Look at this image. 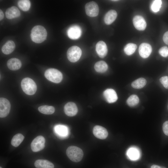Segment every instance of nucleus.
Masks as SVG:
<instances>
[{
  "instance_id": "6ab92c4d",
  "label": "nucleus",
  "mask_w": 168,
  "mask_h": 168,
  "mask_svg": "<svg viewBox=\"0 0 168 168\" xmlns=\"http://www.w3.org/2000/svg\"><path fill=\"white\" fill-rule=\"evenodd\" d=\"M15 44L14 42L11 40L7 41L2 48V52L5 54L11 53L15 49Z\"/></svg>"
},
{
  "instance_id": "c85d7f7f",
  "label": "nucleus",
  "mask_w": 168,
  "mask_h": 168,
  "mask_svg": "<svg viewBox=\"0 0 168 168\" xmlns=\"http://www.w3.org/2000/svg\"><path fill=\"white\" fill-rule=\"evenodd\" d=\"M161 4L162 1L161 0H154L151 5L152 10L154 12H158L160 10Z\"/></svg>"
},
{
  "instance_id": "5701e85b",
  "label": "nucleus",
  "mask_w": 168,
  "mask_h": 168,
  "mask_svg": "<svg viewBox=\"0 0 168 168\" xmlns=\"http://www.w3.org/2000/svg\"><path fill=\"white\" fill-rule=\"evenodd\" d=\"M146 83V80L144 78L141 77L133 81L132 83L131 86L134 88L139 89L144 87Z\"/></svg>"
},
{
  "instance_id": "bb28decb",
  "label": "nucleus",
  "mask_w": 168,
  "mask_h": 168,
  "mask_svg": "<svg viewBox=\"0 0 168 168\" xmlns=\"http://www.w3.org/2000/svg\"><path fill=\"white\" fill-rule=\"evenodd\" d=\"M139 100V98L137 96L132 95L128 98L127 100V103L130 107H133L138 104Z\"/></svg>"
},
{
  "instance_id": "0eeeda50",
  "label": "nucleus",
  "mask_w": 168,
  "mask_h": 168,
  "mask_svg": "<svg viewBox=\"0 0 168 168\" xmlns=\"http://www.w3.org/2000/svg\"><path fill=\"white\" fill-rule=\"evenodd\" d=\"M85 10L86 15L91 17L97 16L99 12L98 5L94 1H91L86 3Z\"/></svg>"
},
{
  "instance_id": "9d476101",
  "label": "nucleus",
  "mask_w": 168,
  "mask_h": 168,
  "mask_svg": "<svg viewBox=\"0 0 168 168\" xmlns=\"http://www.w3.org/2000/svg\"><path fill=\"white\" fill-rule=\"evenodd\" d=\"M152 51L151 45L147 43H142L139 48V53L141 57L145 58H148Z\"/></svg>"
},
{
  "instance_id": "423d86ee",
  "label": "nucleus",
  "mask_w": 168,
  "mask_h": 168,
  "mask_svg": "<svg viewBox=\"0 0 168 168\" xmlns=\"http://www.w3.org/2000/svg\"><path fill=\"white\" fill-rule=\"evenodd\" d=\"M45 139L44 137L39 136L32 142L31 147L34 152H38L43 149L45 147Z\"/></svg>"
},
{
  "instance_id": "b1692460",
  "label": "nucleus",
  "mask_w": 168,
  "mask_h": 168,
  "mask_svg": "<svg viewBox=\"0 0 168 168\" xmlns=\"http://www.w3.org/2000/svg\"><path fill=\"white\" fill-rule=\"evenodd\" d=\"M38 110L40 113L46 114H53L55 111V109L53 106L46 105L39 107Z\"/></svg>"
},
{
  "instance_id": "4c0bfd02",
  "label": "nucleus",
  "mask_w": 168,
  "mask_h": 168,
  "mask_svg": "<svg viewBox=\"0 0 168 168\" xmlns=\"http://www.w3.org/2000/svg\"><path fill=\"white\" fill-rule=\"evenodd\" d=\"M0 168H2L1 166L0 167Z\"/></svg>"
},
{
  "instance_id": "f3484780",
  "label": "nucleus",
  "mask_w": 168,
  "mask_h": 168,
  "mask_svg": "<svg viewBox=\"0 0 168 168\" xmlns=\"http://www.w3.org/2000/svg\"><path fill=\"white\" fill-rule=\"evenodd\" d=\"M6 17L9 19L19 17L20 12L19 9L15 6H12L8 8L5 12Z\"/></svg>"
},
{
  "instance_id": "dca6fc26",
  "label": "nucleus",
  "mask_w": 168,
  "mask_h": 168,
  "mask_svg": "<svg viewBox=\"0 0 168 168\" xmlns=\"http://www.w3.org/2000/svg\"><path fill=\"white\" fill-rule=\"evenodd\" d=\"M7 65L10 70L15 71L21 68V63L18 59L12 58L8 60L7 62Z\"/></svg>"
},
{
  "instance_id": "a878e982",
  "label": "nucleus",
  "mask_w": 168,
  "mask_h": 168,
  "mask_svg": "<svg viewBox=\"0 0 168 168\" xmlns=\"http://www.w3.org/2000/svg\"><path fill=\"white\" fill-rule=\"evenodd\" d=\"M137 48V46L135 44L129 43L125 46L124 48V51L126 54L130 55L134 53Z\"/></svg>"
},
{
  "instance_id": "4468645a",
  "label": "nucleus",
  "mask_w": 168,
  "mask_h": 168,
  "mask_svg": "<svg viewBox=\"0 0 168 168\" xmlns=\"http://www.w3.org/2000/svg\"><path fill=\"white\" fill-rule=\"evenodd\" d=\"M103 96L107 102L109 103L115 102L118 99L115 91L112 89H107L103 92Z\"/></svg>"
},
{
  "instance_id": "2f4dec72",
  "label": "nucleus",
  "mask_w": 168,
  "mask_h": 168,
  "mask_svg": "<svg viewBox=\"0 0 168 168\" xmlns=\"http://www.w3.org/2000/svg\"><path fill=\"white\" fill-rule=\"evenodd\" d=\"M160 82L166 89H168V76H165L160 79Z\"/></svg>"
},
{
  "instance_id": "c756f323",
  "label": "nucleus",
  "mask_w": 168,
  "mask_h": 168,
  "mask_svg": "<svg viewBox=\"0 0 168 168\" xmlns=\"http://www.w3.org/2000/svg\"><path fill=\"white\" fill-rule=\"evenodd\" d=\"M127 155L131 159L135 160L138 157L139 152L136 149L131 148L128 151Z\"/></svg>"
},
{
  "instance_id": "cd10ccee",
  "label": "nucleus",
  "mask_w": 168,
  "mask_h": 168,
  "mask_svg": "<svg viewBox=\"0 0 168 168\" xmlns=\"http://www.w3.org/2000/svg\"><path fill=\"white\" fill-rule=\"evenodd\" d=\"M19 8L24 11H28L30 6V2L28 0H21L18 2Z\"/></svg>"
},
{
  "instance_id": "7ed1b4c3",
  "label": "nucleus",
  "mask_w": 168,
  "mask_h": 168,
  "mask_svg": "<svg viewBox=\"0 0 168 168\" xmlns=\"http://www.w3.org/2000/svg\"><path fill=\"white\" fill-rule=\"evenodd\" d=\"M21 86L23 91L28 95H34L36 92V84L32 79L30 78H23L21 82Z\"/></svg>"
},
{
  "instance_id": "7c9ffc66",
  "label": "nucleus",
  "mask_w": 168,
  "mask_h": 168,
  "mask_svg": "<svg viewBox=\"0 0 168 168\" xmlns=\"http://www.w3.org/2000/svg\"><path fill=\"white\" fill-rule=\"evenodd\" d=\"M159 54L162 57H166L168 56V48L164 46L161 48L159 50Z\"/></svg>"
},
{
  "instance_id": "f03ea898",
  "label": "nucleus",
  "mask_w": 168,
  "mask_h": 168,
  "mask_svg": "<svg viewBox=\"0 0 168 168\" xmlns=\"http://www.w3.org/2000/svg\"><path fill=\"white\" fill-rule=\"evenodd\" d=\"M66 154L69 159L74 162H78L82 159L83 153L80 148L75 146L69 147L66 150Z\"/></svg>"
},
{
  "instance_id": "f8f14e48",
  "label": "nucleus",
  "mask_w": 168,
  "mask_h": 168,
  "mask_svg": "<svg viewBox=\"0 0 168 168\" xmlns=\"http://www.w3.org/2000/svg\"><path fill=\"white\" fill-rule=\"evenodd\" d=\"M133 23L135 27L139 30H143L147 26V23L144 18L141 16L136 15L133 19Z\"/></svg>"
},
{
  "instance_id": "ddd939ff",
  "label": "nucleus",
  "mask_w": 168,
  "mask_h": 168,
  "mask_svg": "<svg viewBox=\"0 0 168 168\" xmlns=\"http://www.w3.org/2000/svg\"><path fill=\"white\" fill-rule=\"evenodd\" d=\"M64 111L67 116H73L77 114L78 109L74 103L70 102L65 105L64 107Z\"/></svg>"
},
{
  "instance_id": "e433bc0d",
  "label": "nucleus",
  "mask_w": 168,
  "mask_h": 168,
  "mask_svg": "<svg viewBox=\"0 0 168 168\" xmlns=\"http://www.w3.org/2000/svg\"><path fill=\"white\" fill-rule=\"evenodd\" d=\"M112 1H118V0H112Z\"/></svg>"
},
{
  "instance_id": "393cba45",
  "label": "nucleus",
  "mask_w": 168,
  "mask_h": 168,
  "mask_svg": "<svg viewBox=\"0 0 168 168\" xmlns=\"http://www.w3.org/2000/svg\"><path fill=\"white\" fill-rule=\"evenodd\" d=\"M24 138V137L21 133L15 135L12 138L11 142V144L14 147H18L22 142Z\"/></svg>"
},
{
  "instance_id": "6e6552de",
  "label": "nucleus",
  "mask_w": 168,
  "mask_h": 168,
  "mask_svg": "<svg viewBox=\"0 0 168 168\" xmlns=\"http://www.w3.org/2000/svg\"><path fill=\"white\" fill-rule=\"evenodd\" d=\"M11 104L9 101L6 98H0V117L4 118L9 114L11 109Z\"/></svg>"
},
{
  "instance_id": "72a5a7b5",
  "label": "nucleus",
  "mask_w": 168,
  "mask_h": 168,
  "mask_svg": "<svg viewBox=\"0 0 168 168\" xmlns=\"http://www.w3.org/2000/svg\"><path fill=\"white\" fill-rule=\"evenodd\" d=\"M163 39L164 43L168 45V31L166 32L164 34Z\"/></svg>"
},
{
  "instance_id": "1a4fd4ad",
  "label": "nucleus",
  "mask_w": 168,
  "mask_h": 168,
  "mask_svg": "<svg viewBox=\"0 0 168 168\" xmlns=\"http://www.w3.org/2000/svg\"><path fill=\"white\" fill-rule=\"evenodd\" d=\"M93 133L96 138L101 139H105L108 135V132L106 129L99 125H96L94 127Z\"/></svg>"
},
{
  "instance_id": "412c9836",
  "label": "nucleus",
  "mask_w": 168,
  "mask_h": 168,
  "mask_svg": "<svg viewBox=\"0 0 168 168\" xmlns=\"http://www.w3.org/2000/svg\"><path fill=\"white\" fill-rule=\"evenodd\" d=\"M34 165L36 168H54L52 162L45 160H37L35 162Z\"/></svg>"
},
{
  "instance_id": "473e14b6",
  "label": "nucleus",
  "mask_w": 168,
  "mask_h": 168,
  "mask_svg": "<svg viewBox=\"0 0 168 168\" xmlns=\"http://www.w3.org/2000/svg\"><path fill=\"white\" fill-rule=\"evenodd\" d=\"M162 129L164 133L168 136V121H165L163 124Z\"/></svg>"
},
{
  "instance_id": "39448f33",
  "label": "nucleus",
  "mask_w": 168,
  "mask_h": 168,
  "mask_svg": "<svg viewBox=\"0 0 168 168\" xmlns=\"http://www.w3.org/2000/svg\"><path fill=\"white\" fill-rule=\"evenodd\" d=\"M81 49L77 46H73L69 48L67 52V57L71 62L74 63L78 61L82 55Z\"/></svg>"
},
{
  "instance_id": "c9c22d12",
  "label": "nucleus",
  "mask_w": 168,
  "mask_h": 168,
  "mask_svg": "<svg viewBox=\"0 0 168 168\" xmlns=\"http://www.w3.org/2000/svg\"><path fill=\"white\" fill-rule=\"evenodd\" d=\"M4 14L2 11L0 9V20L1 21L4 18Z\"/></svg>"
},
{
  "instance_id": "4be33fe9",
  "label": "nucleus",
  "mask_w": 168,
  "mask_h": 168,
  "mask_svg": "<svg viewBox=\"0 0 168 168\" xmlns=\"http://www.w3.org/2000/svg\"><path fill=\"white\" fill-rule=\"evenodd\" d=\"M108 67L106 63L103 61L97 62L94 65L95 70L99 73H103L107 70Z\"/></svg>"
},
{
  "instance_id": "9b49d317",
  "label": "nucleus",
  "mask_w": 168,
  "mask_h": 168,
  "mask_svg": "<svg viewBox=\"0 0 168 168\" xmlns=\"http://www.w3.org/2000/svg\"><path fill=\"white\" fill-rule=\"evenodd\" d=\"M82 34V30L79 26L74 25L70 27L67 30L68 37L71 39L76 40L79 38Z\"/></svg>"
},
{
  "instance_id": "aec40b11",
  "label": "nucleus",
  "mask_w": 168,
  "mask_h": 168,
  "mask_svg": "<svg viewBox=\"0 0 168 168\" xmlns=\"http://www.w3.org/2000/svg\"><path fill=\"white\" fill-rule=\"evenodd\" d=\"M54 128L56 134L61 137H66L68 134V130L65 126L57 125L55 126Z\"/></svg>"
},
{
  "instance_id": "2eb2a0df",
  "label": "nucleus",
  "mask_w": 168,
  "mask_h": 168,
  "mask_svg": "<svg viewBox=\"0 0 168 168\" xmlns=\"http://www.w3.org/2000/svg\"><path fill=\"white\" fill-rule=\"evenodd\" d=\"M96 50L98 56L101 58H104L107 54L108 49L105 43L100 41L96 45Z\"/></svg>"
},
{
  "instance_id": "a211bd4d",
  "label": "nucleus",
  "mask_w": 168,
  "mask_h": 168,
  "mask_svg": "<svg viewBox=\"0 0 168 168\" xmlns=\"http://www.w3.org/2000/svg\"><path fill=\"white\" fill-rule=\"evenodd\" d=\"M117 16L116 12L113 10H111L105 14L104 20L105 23L107 25L112 24L115 20Z\"/></svg>"
},
{
  "instance_id": "58836bf2",
  "label": "nucleus",
  "mask_w": 168,
  "mask_h": 168,
  "mask_svg": "<svg viewBox=\"0 0 168 168\" xmlns=\"http://www.w3.org/2000/svg\"></svg>"
},
{
  "instance_id": "20e7f679",
  "label": "nucleus",
  "mask_w": 168,
  "mask_h": 168,
  "mask_svg": "<svg viewBox=\"0 0 168 168\" xmlns=\"http://www.w3.org/2000/svg\"><path fill=\"white\" fill-rule=\"evenodd\" d=\"M44 75L48 80L55 83L60 82L63 79L62 73L58 70L54 68L47 69L45 71Z\"/></svg>"
},
{
  "instance_id": "f257e3e1",
  "label": "nucleus",
  "mask_w": 168,
  "mask_h": 168,
  "mask_svg": "<svg viewBox=\"0 0 168 168\" xmlns=\"http://www.w3.org/2000/svg\"><path fill=\"white\" fill-rule=\"evenodd\" d=\"M30 36L31 39L34 42L40 43L46 40L47 32L46 29L43 26L37 25L32 29Z\"/></svg>"
},
{
  "instance_id": "f704fd0d",
  "label": "nucleus",
  "mask_w": 168,
  "mask_h": 168,
  "mask_svg": "<svg viewBox=\"0 0 168 168\" xmlns=\"http://www.w3.org/2000/svg\"><path fill=\"white\" fill-rule=\"evenodd\" d=\"M151 168H167L165 167L161 166L156 165H153L151 166Z\"/></svg>"
}]
</instances>
